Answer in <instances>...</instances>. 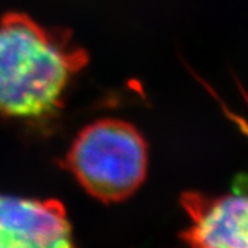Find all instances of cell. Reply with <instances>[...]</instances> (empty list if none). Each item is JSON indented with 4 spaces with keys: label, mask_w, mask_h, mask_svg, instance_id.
I'll return each mask as SVG.
<instances>
[{
    "label": "cell",
    "mask_w": 248,
    "mask_h": 248,
    "mask_svg": "<svg viewBox=\"0 0 248 248\" xmlns=\"http://www.w3.org/2000/svg\"><path fill=\"white\" fill-rule=\"evenodd\" d=\"M89 58L61 29L21 13L0 19V115L39 122L53 117Z\"/></svg>",
    "instance_id": "6da1fadb"
},
{
    "label": "cell",
    "mask_w": 248,
    "mask_h": 248,
    "mask_svg": "<svg viewBox=\"0 0 248 248\" xmlns=\"http://www.w3.org/2000/svg\"><path fill=\"white\" fill-rule=\"evenodd\" d=\"M148 143L133 124L102 119L78 134L65 164L94 197L117 202L141 186L148 172Z\"/></svg>",
    "instance_id": "7a4b0ae2"
},
{
    "label": "cell",
    "mask_w": 248,
    "mask_h": 248,
    "mask_svg": "<svg viewBox=\"0 0 248 248\" xmlns=\"http://www.w3.org/2000/svg\"><path fill=\"white\" fill-rule=\"evenodd\" d=\"M0 248H76L60 203L0 193Z\"/></svg>",
    "instance_id": "3957f363"
},
{
    "label": "cell",
    "mask_w": 248,
    "mask_h": 248,
    "mask_svg": "<svg viewBox=\"0 0 248 248\" xmlns=\"http://www.w3.org/2000/svg\"><path fill=\"white\" fill-rule=\"evenodd\" d=\"M184 240L192 248H248V195L185 193Z\"/></svg>",
    "instance_id": "277c9868"
},
{
    "label": "cell",
    "mask_w": 248,
    "mask_h": 248,
    "mask_svg": "<svg viewBox=\"0 0 248 248\" xmlns=\"http://www.w3.org/2000/svg\"><path fill=\"white\" fill-rule=\"evenodd\" d=\"M231 116H233V117H234L236 123H239L240 128H241L243 131H246V134L248 135V123H247V122H246V120H243V119H241L240 116H236V115H231Z\"/></svg>",
    "instance_id": "5b68a950"
}]
</instances>
